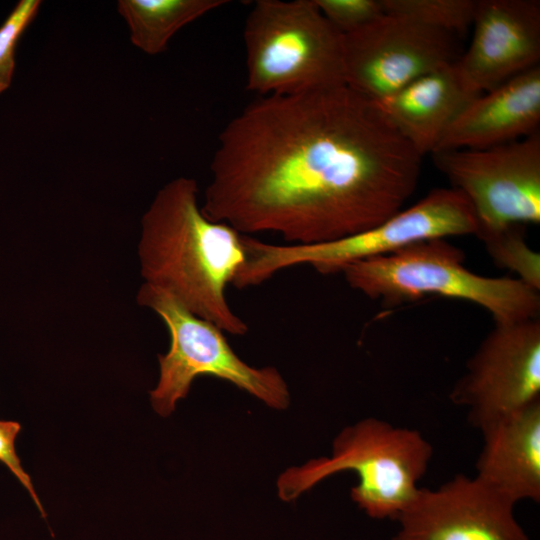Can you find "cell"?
Here are the masks:
<instances>
[{
  "mask_svg": "<svg viewBox=\"0 0 540 540\" xmlns=\"http://www.w3.org/2000/svg\"><path fill=\"white\" fill-rule=\"evenodd\" d=\"M472 26L470 45L455 65L477 94L538 66V0H477Z\"/></svg>",
  "mask_w": 540,
  "mask_h": 540,
  "instance_id": "obj_12",
  "label": "cell"
},
{
  "mask_svg": "<svg viewBox=\"0 0 540 540\" xmlns=\"http://www.w3.org/2000/svg\"><path fill=\"white\" fill-rule=\"evenodd\" d=\"M324 17L343 35L384 14L381 0H314Z\"/></svg>",
  "mask_w": 540,
  "mask_h": 540,
  "instance_id": "obj_20",
  "label": "cell"
},
{
  "mask_svg": "<svg viewBox=\"0 0 540 540\" xmlns=\"http://www.w3.org/2000/svg\"><path fill=\"white\" fill-rule=\"evenodd\" d=\"M479 95L467 86L453 62L376 103L423 157L436 150L450 124Z\"/></svg>",
  "mask_w": 540,
  "mask_h": 540,
  "instance_id": "obj_15",
  "label": "cell"
},
{
  "mask_svg": "<svg viewBox=\"0 0 540 540\" xmlns=\"http://www.w3.org/2000/svg\"><path fill=\"white\" fill-rule=\"evenodd\" d=\"M483 447L474 476L516 505L540 501V401L480 430Z\"/></svg>",
  "mask_w": 540,
  "mask_h": 540,
  "instance_id": "obj_14",
  "label": "cell"
},
{
  "mask_svg": "<svg viewBox=\"0 0 540 540\" xmlns=\"http://www.w3.org/2000/svg\"><path fill=\"white\" fill-rule=\"evenodd\" d=\"M40 6V0H20L0 25V94L12 83L17 43L37 16Z\"/></svg>",
  "mask_w": 540,
  "mask_h": 540,
  "instance_id": "obj_19",
  "label": "cell"
},
{
  "mask_svg": "<svg viewBox=\"0 0 540 540\" xmlns=\"http://www.w3.org/2000/svg\"><path fill=\"white\" fill-rule=\"evenodd\" d=\"M521 227H511L481 240L497 264L514 272L518 279L539 291L540 254L528 246Z\"/></svg>",
  "mask_w": 540,
  "mask_h": 540,
  "instance_id": "obj_18",
  "label": "cell"
},
{
  "mask_svg": "<svg viewBox=\"0 0 540 540\" xmlns=\"http://www.w3.org/2000/svg\"><path fill=\"white\" fill-rule=\"evenodd\" d=\"M451 187L469 201L476 235L540 223V134L483 149L431 154Z\"/></svg>",
  "mask_w": 540,
  "mask_h": 540,
  "instance_id": "obj_8",
  "label": "cell"
},
{
  "mask_svg": "<svg viewBox=\"0 0 540 540\" xmlns=\"http://www.w3.org/2000/svg\"><path fill=\"white\" fill-rule=\"evenodd\" d=\"M343 45L344 83L374 102L458 59L453 35L385 13Z\"/></svg>",
  "mask_w": 540,
  "mask_h": 540,
  "instance_id": "obj_10",
  "label": "cell"
},
{
  "mask_svg": "<svg viewBox=\"0 0 540 540\" xmlns=\"http://www.w3.org/2000/svg\"><path fill=\"white\" fill-rule=\"evenodd\" d=\"M137 299L160 316L171 338L169 351L159 355L160 378L150 392L152 406L159 415H170L177 401L188 394L193 380L201 375L226 380L269 407L287 408L288 387L276 368L246 364L220 328L195 316L157 287L144 283Z\"/></svg>",
  "mask_w": 540,
  "mask_h": 540,
  "instance_id": "obj_7",
  "label": "cell"
},
{
  "mask_svg": "<svg viewBox=\"0 0 540 540\" xmlns=\"http://www.w3.org/2000/svg\"><path fill=\"white\" fill-rule=\"evenodd\" d=\"M421 159L377 103L346 84L263 96L219 134L201 208L243 235L331 242L402 210Z\"/></svg>",
  "mask_w": 540,
  "mask_h": 540,
  "instance_id": "obj_1",
  "label": "cell"
},
{
  "mask_svg": "<svg viewBox=\"0 0 540 540\" xmlns=\"http://www.w3.org/2000/svg\"><path fill=\"white\" fill-rule=\"evenodd\" d=\"M20 430L21 425L18 422L0 420V461L11 470L22 485L28 490L42 517L46 518V514L33 487L30 476L22 468L20 459L15 451L14 442Z\"/></svg>",
  "mask_w": 540,
  "mask_h": 540,
  "instance_id": "obj_21",
  "label": "cell"
},
{
  "mask_svg": "<svg viewBox=\"0 0 540 540\" xmlns=\"http://www.w3.org/2000/svg\"><path fill=\"white\" fill-rule=\"evenodd\" d=\"M514 506L475 477L458 474L419 489L397 519L393 540H528Z\"/></svg>",
  "mask_w": 540,
  "mask_h": 540,
  "instance_id": "obj_11",
  "label": "cell"
},
{
  "mask_svg": "<svg viewBox=\"0 0 540 540\" xmlns=\"http://www.w3.org/2000/svg\"><path fill=\"white\" fill-rule=\"evenodd\" d=\"M139 259L145 283L232 335L248 325L230 307L226 287L245 262L243 234L212 221L198 202V185L178 177L156 193L142 217Z\"/></svg>",
  "mask_w": 540,
  "mask_h": 540,
  "instance_id": "obj_2",
  "label": "cell"
},
{
  "mask_svg": "<svg viewBox=\"0 0 540 540\" xmlns=\"http://www.w3.org/2000/svg\"><path fill=\"white\" fill-rule=\"evenodd\" d=\"M470 423L487 425L540 401L538 318L495 323L450 393Z\"/></svg>",
  "mask_w": 540,
  "mask_h": 540,
  "instance_id": "obj_9",
  "label": "cell"
},
{
  "mask_svg": "<svg viewBox=\"0 0 540 540\" xmlns=\"http://www.w3.org/2000/svg\"><path fill=\"white\" fill-rule=\"evenodd\" d=\"M464 260L461 249L437 238L348 264L340 273L351 288L387 306L436 295L477 304L495 323L538 317V290L518 278L476 274L464 266Z\"/></svg>",
  "mask_w": 540,
  "mask_h": 540,
  "instance_id": "obj_3",
  "label": "cell"
},
{
  "mask_svg": "<svg viewBox=\"0 0 540 540\" xmlns=\"http://www.w3.org/2000/svg\"><path fill=\"white\" fill-rule=\"evenodd\" d=\"M246 87L293 95L344 83L341 34L314 0H257L243 29Z\"/></svg>",
  "mask_w": 540,
  "mask_h": 540,
  "instance_id": "obj_6",
  "label": "cell"
},
{
  "mask_svg": "<svg viewBox=\"0 0 540 540\" xmlns=\"http://www.w3.org/2000/svg\"><path fill=\"white\" fill-rule=\"evenodd\" d=\"M475 213L458 190L437 188L407 209L360 233L320 244L276 245L243 235L245 262L232 285L257 286L283 269L311 265L322 274L340 273L348 264L396 252L416 242L476 235Z\"/></svg>",
  "mask_w": 540,
  "mask_h": 540,
  "instance_id": "obj_5",
  "label": "cell"
},
{
  "mask_svg": "<svg viewBox=\"0 0 540 540\" xmlns=\"http://www.w3.org/2000/svg\"><path fill=\"white\" fill-rule=\"evenodd\" d=\"M228 0H119L131 43L148 55L164 52L184 26L226 4Z\"/></svg>",
  "mask_w": 540,
  "mask_h": 540,
  "instance_id": "obj_16",
  "label": "cell"
},
{
  "mask_svg": "<svg viewBox=\"0 0 540 540\" xmlns=\"http://www.w3.org/2000/svg\"><path fill=\"white\" fill-rule=\"evenodd\" d=\"M432 454L419 431L366 418L338 434L330 457L281 474L278 495L292 501L332 474L353 471L358 484L350 496L358 507L373 519L397 520L416 497Z\"/></svg>",
  "mask_w": 540,
  "mask_h": 540,
  "instance_id": "obj_4",
  "label": "cell"
},
{
  "mask_svg": "<svg viewBox=\"0 0 540 540\" xmlns=\"http://www.w3.org/2000/svg\"><path fill=\"white\" fill-rule=\"evenodd\" d=\"M477 0H381L385 14L408 19L454 37L472 27Z\"/></svg>",
  "mask_w": 540,
  "mask_h": 540,
  "instance_id": "obj_17",
  "label": "cell"
},
{
  "mask_svg": "<svg viewBox=\"0 0 540 540\" xmlns=\"http://www.w3.org/2000/svg\"><path fill=\"white\" fill-rule=\"evenodd\" d=\"M539 123L538 65L473 99L447 128L434 152L505 144L538 132Z\"/></svg>",
  "mask_w": 540,
  "mask_h": 540,
  "instance_id": "obj_13",
  "label": "cell"
}]
</instances>
